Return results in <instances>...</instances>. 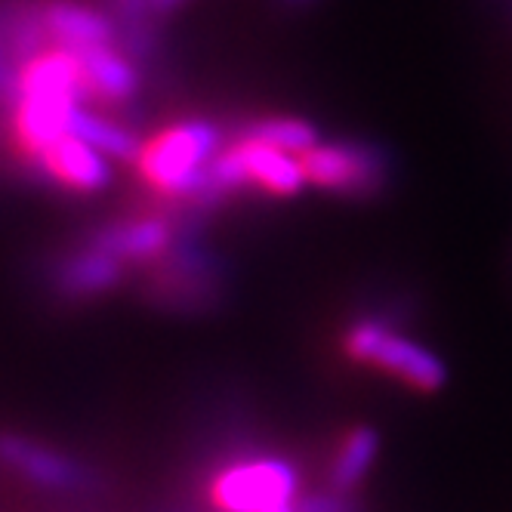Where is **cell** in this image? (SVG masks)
Returning a JSON list of instances; mask_svg holds the SVG:
<instances>
[{
  "label": "cell",
  "mask_w": 512,
  "mask_h": 512,
  "mask_svg": "<svg viewBox=\"0 0 512 512\" xmlns=\"http://www.w3.org/2000/svg\"><path fill=\"white\" fill-rule=\"evenodd\" d=\"M509 4H512V0H509Z\"/></svg>",
  "instance_id": "obj_17"
},
{
  "label": "cell",
  "mask_w": 512,
  "mask_h": 512,
  "mask_svg": "<svg viewBox=\"0 0 512 512\" xmlns=\"http://www.w3.org/2000/svg\"><path fill=\"white\" fill-rule=\"evenodd\" d=\"M219 149H223V136L210 121H182L145 142L136 167L155 192L192 198Z\"/></svg>",
  "instance_id": "obj_1"
},
{
  "label": "cell",
  "mask_w": 512,
  "mask_h": 512,
  "mask_svg": "<svg viewBox=\"0 0 512 512\" xmlns=\"http://www.w3.org/2000/svg\"><path fill=\"white\" fill-rule=\"evenodd\" d=\"M186 0H152V10H155V16H167V13H173V10H179Z\"/></svg>",
  "instance_id": "obj_15"
},
{
  "label": "cell",
  "mask_w": 512,
  "mask_h": 512,
  "mask_svg": "<svg viewBox=\"0 0 512 512\" xmlns=\"http://www.w3.org/2000/svg\"><path fill=\"white\" fill-rule=\"evenodd\" d=\"M300 472L281 457H256L226 466L210 485L219 512H266L281 503H297Z\"/></svg>",
  "instance_id": "obj_3"
},
{
  "label": "cell",
  "mask_w": 512,
  "mask_h": 512,
  "mask_svg": "<svg viewBox=\"0 0 512 512\" xmlns=\"http://www.w3.org/2000/svg\"><path fill=\"white\" fill-rule=\"evenodd\" d=\"M284 4H290V7H297V10H300V7H309L312 0H284Z\"/></svg>",
  "instance_id": "obj_16"
},
{
  "label": "cell",
  "mask_w": 512,
  "mask_h": 512,
  "mask_svg": "<svg viewBox=\"0 0 512 512\" xmlns=\"http://www.w3.org/2000/svg\"><path fill=\"white\" fill-rule=\"evenodd\" d=\"M75 53L81 59V71H84V84H87L90 99L124 102L136 93V87H139L136 68L115 47L99 44V47H84Z\"/></svg>",
  "instance_id": "obj_8"
},
{
  "label": "cell",
  "mask_w": 512,
  "mask_h": 512,
  "mask_svg": "<svg viewBox=\"0 0 512 512\" xmlns=\"http://www.w3.org/2000/svg\"><path fill=\"white\" fill-rule=\"evenodd\" d=\"M297 512H358V503L349 491H318L297 497Z\"/></svg>",
  "instance_id": "obj_14"
},
{
  "label": "cell",
  "mask_w": 512,
  "mask_h": 512,
  "mask_svg": "<svg viewBox=\"0 0 512 512\" xmlns=\"http://www.w3.org/2000/svg\"><path fill=\"white\" fill-rule=\"evenodd\" d=\"M346 355L361 361V364H374V368L405 380L408 386L420 392H435L448 383V368L445 361L438 358L432 349L414 343L411 337H401L383 321L364 318L349 327V334L343 340Z\"/></svg>",
  "instance_id": "obj_2"
},
{
  "label": "cell",
  "mask_w": 512,
  "mask_h": 512,
  "mask_svg": "<svg viewBox=\"0 0 512 512\" xmlns=\"http://www.w3.org/2000/svg\"><path fill=\"white\" fill-rule=\"evenodd\" d=\"M44 25L56 38V47L65 50H84L112 41V25L90 7L71 4V0H56L44 13Z\"/></svg>",
  "instance_id": "obj_10"
},
{
  "label": "cell",
  "mask_w": 512,
  "mask_h": 512,
  "mask_svg": "<svg viewBox=\"0 0 512 512\" xmlns=\"http://www.w3.org/2000/svg\"><path fill=\"white\" fill-rule=\"evenodd\" d=\"M309 186L337 195H377L389 176V164L377 145L364 142H318L300 155Z\"/></svg>",
  "instance_id": "obj_4"
},
{
  "label": "cell",
  "mask_w": 512,
  "mask_h": 512,
  "mask_svg": "<svg viewBox=\"0 0 512 512\" xmlns=\"http://www.w3.org/2000/svg\"><path fill=\"white\" fill-rule=\"evenodd\" d=\"M173 244V229L161 216H145V219H130V223H112L93 232L90 247H99L105 253L118 256L121 263L133 260H155L164 256Z\"/></svg>",
  "instance_id": "obj_7"
},
{
  "label": "cell",
  "mask_w": 512,
  "mask_h": 512,
  "mask_svg": "<svg viewBox=\"0 0 512 512\" xmlns=\"http://www.w3.org/2000/svg\"><path fill=\"white\" fill-rule=\"evenodd\" d=\"M380 451V435L371 426L352 429L331 463V488L337 491H352L364 475H368L371 463L377 460Z\"/></svg>",
  "instance_id": "obj_12"
},
{
  "label": "cell",
  "mask_w": 512,
  "mask_h": 512,
  "mask_svg": "<svg viewBox=\"0 0 512 512\" xmlns=\"http://www.w3.org/2000/svg\"><path fill=\"white\" fill-rule=\"evenodd\" d=\"M124 278V263L118 256L90 247L84 253L68 256L56 272V287L65 297H96L118 287Z\"/></svg>",
  "instance_id": "obj_9"
},
{
  "label": "cell",
  "mask_w": 512,
  "mask_h": 512,
  "mask_svg": "<svg viewBox=\"0 0 512 512\" xmlns=\"http://www.w3.org/2000/svg\"><path fill=\"white\" fill-rule=\"evenodd\" d=\"M0 463L22 475L25 482L50 491H78L87 488V472L71 457L31 442L16 432H0Z\"/></svg>",
  "instance_id": "obj_5"
},
{
  "label": "cell",
  "mask_w": 512,
  "mask_h": 512,
  "mask_svg": "<svg viewBox=\"0 0 512 512\" xmlns=\"http://www.w3.org/2000/svg\"><path fill=\"white\" fill-rule=\"evenodd\" d=\"M34 161H38L44 173H50L56 182L75 192H99L112 182V167H108L112 158H105L99 149H93L87 139L75 133H65L62 139H56Z\"/></svg>",
  "instance_id": "obj_6"
},
{
  "label": "cell",
  "mask_w": 512,
  "mask_h": 512,
  "mask_svg": "<svg viewBox=\"0 0 512 512\" xmlns=\"http://www.w3.org/2000/svg\"><path fill=\"white\" fill-rule=\"evenodd\" d=\"M244 133L290 155H306L318 145V130L303 118H263L253 121Z\"/></svg>",
  "instance_id": "obj_13"
},
{
  "label": "cell",
  "mask_w": 512,
  "mask_h": 512,
  "mask_svg": "<svg viewBox=\"0 0 512 512\" xmlns=\"http://www.w3.org/2000/svg\"><path fill=\"white\" fill-rule=\"evenodd\" d=\"M71 133L87 139L93 149H99L105 158H112V161H133L136 164V158L142 152V142L136 139V133L90 112L87 105H81L75 112V118H71Z\"/></svg>",
  "instance_id": "obj_11"
}]
</instances>
